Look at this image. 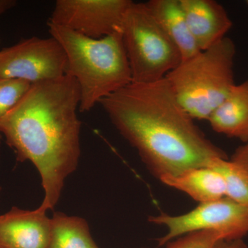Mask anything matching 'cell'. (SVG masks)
Listing matches in <instances>:
<instances>
[{
	"label": "cell",
	"mask_w": 248,
	"mask_h": 248,
	"mask_svg": "<svg viewBox=\"0 0 248 248\" xmlns=\"http://www.w3.org/2000/svg\"><path fill=\"white\" fill-rule=\"evenodd\" d=\"M99 104L157 179L207 167L215 158L228 159L179 104L166 78L132 82Z\"/></svg>",
	"instance_id": "cell-1"
},
{
	"label": "cell",
	"mask_w": 248,
	"mask_h": 248,
	"mask_svg": "<svg viewBox=\"0 0 248 248\" xmlns=\"http://www.w3.org/2000/svg\"><path fill=\"white\" fill-rule=\"evenodd\" d=\"M79 85L69 75L31 85L26 95L0 120V134L19 161H30L45 191L40 208L53 210L66 178L79 164Z\"/></svg>",
	"instance_id": "cell-2"
},
{
	"label": "cell",
	"mask_w": 248,
	"mask_h": 248,
	"mask_svg": "<svg viewBox=\"0 0 248 248\" xmlns=\"http://www.w3.org/2000/svg\"><path fill=\"white\" fill-rule=\"evenodd\" d=\"M48 27L66 54V74L79 85V112L92 110L102 99L131 84L122 31L91 39L50 22Z\"/></svg>",
	"instance_id": "cell-3"
},
{
	"label": "cell",
	"mask_w": 248,
	"mask_h": 248,
	"mask_svg": "<svg viewBox=\"0 0 248 248\" xmlns=\"http://www.w3.org/2000/svg\"><path fill=\"white\" fill-rule=\"evenodd\" d=\"M235 55L234 42L226 37L166 76L179 104L194 120H208L231 92Z\"/></svg>",
	"instance_id": "cell-4"
},
{
	"label": "cell",
	"mask_w": 248,
	"mask_h": 248,
	"mask_svg": "<svg viewBox=\"0 0 248 248\" xmlns=\"http://www.w3.org/2000/svg\"><path fill=\"white\" fill-rule=\"evenodd\" d=\"M122 32L133 83L150 84L164 79L182 61L179 50L145 3H131Z\"/></svg>",
	"instance_id": "cell-5"
},
{
	"label": "cell",
	"mask_w": 248,
	"mask_h": 248,
	"mask_svg": "<svg viewBox=\"0 0 248 248\" xmlns=\"http://www.w3.org/2000/svg\"><path fill=\"white\" fill-rule=\"evenodd\" d=\"M148 221L167 227V234L158 239L159 246L197 231L215 232L222 240L243 239L248 234V208L225 197L200 203L195 209L178 216L161 214Z\"/></svg>",
	"instance_id": "cell-6"
},
{
	"label": "cell",
	"mask_w": 248,
	"mask_h": 248,
	"mask_svg": "<svg viewBox=\"0 0 248 248\" xmlns=\"http://www.w3.org/2000/svg\"><path fill=\"white\" fill-rule=\"evenodd\" d=\"M66 54L53 37H33L0 50V79H18L31 84L66 74Z\"/></svg>",
	"instance_id": "cell-7"
},
{
	"label": "cell",
	"mask_w": 248,
	"mask_h": 248,
	"mask_svg": "<svg viewBox=\"0 0 248 248\" xmlns=\"http://www.w3.org/2000/svg\"><path fill=\"white\" fill-rule=\"evenodd\" d=\"M130 0H58L48 22L91 39L122 31Z\"/></svg>",
	"instance_id": "cell-8"
},
{
	"label": "cell",
	"mask_w": 248,
	"mask_h": 248,
	"mask_svg": "<svg viewBox=\"0 0 248 248\" xmlns=\"http://www.w3.org/2000/svg\"><path fill=\"white\" fill-rule=\"evenodd\" d=\"M52 219L39 207L27 210L13 207L0 215V248H49Z\"/></svg>",
	"instance_id": "cell-9"
},
{
	"label": "cell",
	"mask_w": 248,
	"mask_h": 248,
	"mask_svg": "<svg viewBox=\"0 0 248 248\" xmlns=\"http://www.w3.org/2000/svg\"><path fill=\"white\" fill-rule=\"evenodd\" d=\"M187 26L201 50L226 37L232 27L223 6L214 0H180Z\"/></svg>",
	"instance_id": "cell-10"
},
{
	"label": "cell",
	"mask_w": 248,
	"mask_h": 248,
	"mask_svg": "<svg viewBox=\"0 0 248 248\" xmlns=\"http://www.w3.org/2000/svg\"><path fill=\"white\" fill-rule=\"evenodd\" d=\"M208 121L217 133L248 141V80L233 86Z\"/></svg>",
	"instance_id": "cell-11"
},
{
	"label": "cell",
	"mask_w": 248,
	"mask_h": 248,
	"mask_svg": "<svg viewBox=\"0 0 248 248\" xmlns=\"http://www.w3.org/2000/svg\"><path fill=\"white\" fill-rule=\"evenodd\" d=\"M145 4L179 50L182 61L202 51L191 34L180 0H151Z\"/></svg>",
	"instance_id": "cell-12"
},
{
	"label": "cell",
	"mask_w": 248,
	"mask_h": 248,
	"mask_svg": "<svg viewBox=\"0 0 248 248\" xmlns=\"http://www.w3.org/2000/svg\"><path fill=\"white\" fill-rule=\"evenodd\" d=\"M159 180L165 185L185 192L200 203L219 200L226 195L223 177L209 167L187 170L177 176H166Z\"/></svg>",
	"instance_id": "cell-13"
},
{
	"label": "cell",
	"mask_w": 248,
	"mask_h": 248,
	"mask_svg": "<svg viewBox=\"0 0 248 248\" xmlns=\"http://www.w3.org/2000/svg\"><path fill=\"white\" fill-rule=\"evenodd\" d=\"M51 219L49 248H99L93 240L84 218L56 212Z\"/></svg>",
	"instance_id": "cell-14"
},
{
	"label": "cell",
	"mask_w": 248,
	"mask_h": 248,
	"mask_svg": "<svg viewBox=\"0 0 248 248\" xmlns=\"http://www.w3.org/2000/svg\"><path fill=\"white\" fill-rule=\"evenodd\" d=\"M207 167L219 173L226 184V197L248 208V172L228 159L215 158Z\"/></svg>",
	"instance_id": "cell-15"
},
{
	"label": "cell",
	"mask_w": 248,
	"mask_h": 248,
	"mask_svg": "<svg viewBox=\"0 0 248 248\" xmlns=\"http://www.w3.org/2000/svg\"><path fill=\"white\" fill-rule=\"evenodd\" d=\"M31 85L22 79H0V120L19 104Z\"/></svg>",
	"instance_id": "cell-16"
},
{
	"label": "cell",
	"mask_w": 248,
	"mask_h": 248,
	"mask_svg": "<svg viewBox=\"0 0 248 248\" xmlns=\"http://www.w3.org/2000/svg\"><path fill=\"white\" fill-rule=\"evenodd\" d=\"M220 240L215 232L197 231L179 236L165 246L166 248H214Z\"/></svg>",
	"instance_id": "cell-17"
},
{
	"label": "cell",
	"mask_w": 248,
	"mask_h": 248,
	"mask_svg": "<svg viewBox=\"0 0 248 248\" xmlns=\"http://www.w3.org/2000/svg\"><path fill=\"white\" fill-rule=\"evenodd\" d=\"M231 161L248 172V141L235 151Z\"/></svg>",
	"instance_id": "cell-18"
},
{
	"label": "cell",
	"mask_w": 248,
	"mask_h": 248,
	"mask_svg": "<svg viewBox=\"0 0 248 248\" xmlns=\"http://www.w3.org/2000/svg\"><path fill=\"white\" fill-rule=\"evenodd\" d=\"M214 248H248V246L243 239L225 241L220 240L215 245Z\"/></svg>",
	"instance_id": "cell-19"
},
{
	"label": "cell",
	"mask_w": 248,
	"mask_h": 248,
	"mask_svg": "<svg viewBox=\"0 0 248 248\" xmlns=\"http://www.w3.org/2000/svg\"><path fill=\"white\" fill-rule=\"evenodd\" d=\"M16 4V1L12 0H0V16L12 8Z\"/></svg>",
	"instance_id": "cell-20"
},
{
	"label": "cell",
	"mask_w": 248,
	"mask_h": 248,
	"mask_svg": "<svg viewBox=\"0 0 248 248\" xmlns=\"http://www.w3.org/2000/svg\"><path fill=\"white\" fill-rule=\"evenodd\" d=\"M1 136H2V135H1V134H0V140H1Z\"/></svg>",
	"instance_id": "cell-21"
},
{
	"label": "cell",
	"mask_w": 248,
	"mask_h": 248,
	"mask_svg": "<svg viewBox=\"0 0 248 248\" xmlns=\"http://www.w3.org/2000/svg\"><path fill=\"white\" fill-rule=\"evenodd\" d=\"M1 186H0V192H1Z\"/></svg>",
	"instance_id": "cell-22"
},
{
	"label": "cell",
	"mask_w": 248,
	"mask_h": 248,
	"mask_svg": "<svg viewBox=\"0 0 248 248\" xmlns=\"http://www.w3.org/2000/svg\"><path fill=\"white\" fill-rule=\"evenodd\" d=\"M246 4H247V5L248 6V1H246Z\"/></svg>",
	"instance_id": "cell-23"
},
{
	"label": "cell",
	"mask_w": 248,
	"mask_h": 248,
	"mask_svg": "<svg viewBox=\"0 0 248 248\" xmlns=\"http://www.w3.org/2000/svg\"></svg>",
	"instance_id": "cell-24"
},
{
	"label": "cell",
	"mask_w": 248,
	"mask_h": 248,
	"mask_svg": "<svg viewBox=\"0 0 248 248\" xmlns=\"http://www.w3.org/2000/svg\"></svg>",
	"instance_id": "cell-25"
}]
</instances>
